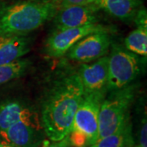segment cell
<instances>
[{"mask_svg": "<svg viewBox=\"0 0 147 147\" xmlns=\"http://www.w3.org/2000/svg\"><path fill=\"white\" fill-rule=\"evenodd\" d=\"M137 88V84H130L105 96L98 115V140L118 131L131 122L130 108Z\"/></svg>", "mask_w": 147, "mask_h": 147, "instance_id": "3957f363", "label": "cell"}, {"mask_svg": "<svg viewBox=\"0 0 147 147\" xmlns=\"http://www.w3.org/2000/svg\"><path fill=\"white\" fill-rule=\"evenodd\" d=\"M58 7L69 5H87L95 3L96 0H53Z\"/></svg>", "mask_w": 147, "mask_h": 147, "instance_id": "ac0fdd59", "label": "cell"}, {"mask_svg": "<svg viewBox=\"0 0 147 147\" xmlns=\"http://www.w3.org/2000/svg\"><path fill=\"white\" fill-rule=\"evenodd\" d=\"M38 119L31 107L21 101H7L0 105V132L17 122Z\"/></svg>", "mask_w": 147, "mask_h": 147, "instance_id": "8fae6325", "label": "cell"}, {"mask_svg": "<svg viewBox=\"0 0 147 147\" xmlns=\"http://www.w3.org/2000/svg\"><path fill=\"white\" fill-rule=\"evenodd\" d=\"M135 147H142V146H135Z\"/></svg>", "mask_w": 147, "mask_h": 147, "instance_id": "603a6c76", "label": "cell"}, {"mask_svg": "<svg viewBox=\"0 0 147 147\" xmlns=\"http://www.w3.org/2000/svg\"><path fill=\"white\" fill-rule=\"evenodd\" d=\"M38 119L17 122L0 132L6 142L13 147H38L42 142Z\"/></svg>", "mask_w": 147, "mask_h": 147, "instance_id": "30bf717a", "label": "cell"}, {"mask_svg": "<svg viewBox=\"0 0 147 147\" xmlns=\"http://www.w3.org/2000/svg\"><path fill=\"white\" fill-rule=\"evenodd\" d=\"M95 4L110 16L121 21L134 20L137 11L141 9V0H96Z\"/></svg>", "mask_w": 147, "mask_h": 147, "instance_id": "4fadbf2b", "label": "cell"}, {"mask_svg": "<svg viewBox=\"0 0 147 147\" xmlns=\"http://www.w3.org/2000/svg\"><path fill=\"white\" fill-rule=\"evenodd\" d=\"M109 57L104 56L93 63H84L79 69L80 82L84 94H103L107 92Z\"/></svg>", "mask_w": 147, "mask_h": 147, "instance_id": "9c48e42d", "label": "cell"}, {"mask_svg": "<svg viewBox=\"0 0 147 147\" xmlns=\"http://www.w3.org/2000/svg\"><path fill=\"white\" fill-rule=\"evenodd\" d=\"M30 51V40L25 35H0V65L21 59Z\"/></svg>", "mask_w": 147, "mask_h": 147, "instance_id": "7c38bea8", "label": "cell"}, {"mask_svg": "<svg viewBox=\"0 0 147 147\" xmlns=\"http://www.w3.org/2000/svg\"><path fill=\"white\" fill-rule=\"evenodd\" d=\"M98 10L99 7L95 3L58 7L53 17L56 30L76 28L98 23Z\"/></svg>", "mask_w": 147, "mask_h": 147, "instance_id": "ba28073f", "label": "cell"}, {"mask_svg": "<svg viewBox=\"0 0 147 147\" xmlns=\"http://www.w3.org/2000/svg\"><path fill=\"white\" fill-rule=\"evenodd\" d=\"M105 96L84 93L76 110L72 130H77L86 135L88 146L98 140V115L100 104Z\"/></svg>", "mask_w": 147, "mask_h": 147, "instance_id": "5b68a950", "label": "cell"}, {"mask_svg": "<svg viewBox=\"0 0 147 147\" xmlns=\"http://www.w3.org/2000/svg\"><path fill=\"white\" fill-rule=\"evenodd\" d=\"M133 145L134 142L131 135V123L130 122L120 130L100 138L88 147H133Z\"/></svg>", "mask_w": 147, "mask_h": 147, "instance_id": "5bb4252c", "label": "cell"}, {"mask_svg": "<svg viewBox=\"0 0 147 147\" xmlns=\"http://www.w3.org/2000/svg\"><path fill=\"white\" fill-rule=\"evenodd\" d=\"M30 1H34L38 3H47V2H52L53 0H30Z\"/></svg>", "mask_w": 147, "mask_h": 147, "instance_id": "7402d4cb", "label": "cell"}, {"mask_svg": "<svg viewBox=\"0 0 147 147\" xmlns=\"http://www.w3.org/2000/svg\"><path fill=\"white\" fill-rule=\"evenodd\" d=\"M111 41L108 30L92 33L77 42L66 53L71 60L90 62L106 55Z\"/></svg>", "mask_w": 147, "mask_h": 147, "instance_id": "52a82bcc", "label": "cell"}, {"mask_svg": "<svg viewBox=\"0 0 147 147\" xmlns=\"http://www.w3.org/2000/svg\"><path fill=\"white\" fill-rule=\"evenodd\" d=\"M125 48L142 57L147 55V26H137L125 38Z\"/></svg>", "mask_w": 147, "mask_h": 147, "instance_id": "9a60e30c", "label": "cell"}, {"mask_svg": "<svg viewBox=\"0 0 147 147\" xmlns=\"http://www.w3.org/2000/svg\"><path fill=\"white\" fill-rule=\"evenodd\" d=\"M69 141L70 143V146L74 147H88V142L86 135H84L83 132L72 130L68 135Z\"/></svg>", "mask_w": 147, "mask_h": 147, "instance_id": "e0dca14e", "label": "cell"}, {"mask_svg": "<svg viewBox=\"0 0 147 147\" xmlns=\"http://www.w3.org/2000/svg\"><path fill=\"white\" fill-rule=\"evenodd\" d=\"M30 64L29 60L20 59L11 63L0 65V85L21 77L26 71Z\"/></svg>", "mask_w": 147, "mask_h": 147, "instance_id": "2e32d148", "label": "cell"}, {"mask_svg": "<svg viewBox=\"0 0 147 147\" xmlns=\"http://www.w3.org/2000/svg\"><path fill=\"white\" fill-rule=\"evenodd\" d=\"M140 71V58L121 45H114L108 61L107 92L122 89L131 84Z\"/></svg>", "mask_w": 147, "mask_h": 147, "instance_id": "277c9868", "label": "cell"}, {"mask_svg": "<svg viewBox=\"0 0 147 147\" xmlns=\"http://www.w3.org/2000/svg\"><path fill=\"white\" fill-rule=\"evenodd\" d=\"M84 96V88L79 74L64 77L53 85L42 108V125L47 137L59 142L73 129L76 110Z\"/></svg>", "mask_w": 147, "mask_h": 147, "instance_id": "6da1fadb", "label": "cell"}, {"mask_svg": "<svg viewBox=\"0 0 147 147\" xmlns=\"http://www.w3.org/2000/svg\"><path fill=\"white\" fill-rule=\"evenodd\" d=\"M42 147H70V143L69 141V137L67 136L59 142H54L53 143L44 142Z\"/></svg>", "mask_w": 147, "mask_h": 147, "instance_id": "ffe728a7", "label": "cell"}, {"mask_svg": "<svg viewBox=\"0 0 147 147\" xmlns=\"http://www.w3.org/2000/svg\"><path fill=\"white\" fill-rule=\"evenodd\" d=\"M58 9L52 1H23L0 9V35H26L54 17Z\"/></svg>", "mask_w": 147, "mask_h": 147, "instance_id": "7a4b0ae2", "label": "cell"}, {"mask_svg": "<svg viewBox=\"0 0 147 147\" xmlns=\"http://www.w3.org/2000/svg\"><path fill=\"white\" fill-rule=\"evenodd\" d=\"M0 147H13L12 146H11L10 144H8L7 142H6L5 141L0 142Z\"/></svg>", "mask_w": 147, "mask_h": 147, "instance_id": "44dd1931", "label": "cell"}, {"mask_svg": "<svg viewBox=\"0 0 147 147\" xmlns=\"http://www.w3.org/2000/svg\"><path fill=\"white\" fill-rule=\"evenodd\" d=\"M104 30H107L106 27L99 23L76 28L56 30L47 38L45 47L46 53L51 57H61L83 38L92 33Z\"/></svg>", "mask_w": 147, "mask_h": 147, "instance_id": "8992f818", "label": "cell"}, {"mask_svg": "<svg viewBox=\"0 0 147 147\" xmlns=\"http://www.w3.org/2000/svg\"><path fill=\"white\" fill-rule=\"evenodd\" d=\"M139 146L142 147H147V125L146 119L145 118L142 119L141 130H140V136H139Z\"/></svg>", "mask_w": 147, "mask_h": 147, "instance_id": "d6986e66", "label": "cell"}]
</instances>
